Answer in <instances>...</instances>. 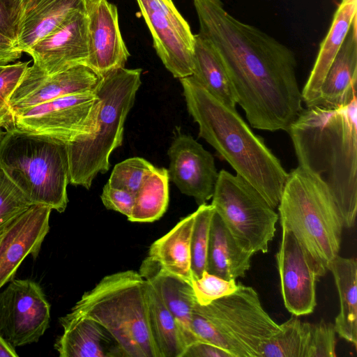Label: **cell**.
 <instances>
[{"instance_id": "obj_1", "label": "cell", "mask_w": 357, "mask_h": 357, "mask_svg": "<svg viewBox=\"0 0 357 357\" xmlns=\"http://www.w3.org/2000/svg\"><path fill=\"white\" fill-rule=\"evenodd\" d=\"M199 33L220 57L250 126L287 132L302 112L294 53L231 15L222 0H192Z\"/></svg>"}, {"instance_id": "obj_2", "label": "cell", "mask_w": 357, "mask_h": 357, "mask_svg": "<svg viewBox=\"0 0 357 357\" xmlns=\"http://www.w3.org/2000/svg\"><path fill=\"white\" fill-rule=\"evenodd\" d=\"M356 115V97L338 108L307 107L287 131L298 166L326 185L347 229L357 212Z\"/></svg>"}, {"instance_id": "obj_3", "label": "cell", "mask_w": 357, "mask_h": 357, "mask_svg": "<svg viewBox=\"0 0 357 357\" xmlns=\"http://www.w3.org/2000/svg\"><path fill=\"white\" fill-rule=\"evenodd\" d=\"M180 81L188 111L199 126V136L254 186L272 208H278L288 176L280 160L236 108L218 100L192 75Z\"/></svg>"}, {"instance_id": "obj_4", "label": "cell", "mask_w": 357, "mask_h": 357, "mask_svg": "<svg viewBox=\"0 0 357 357\" xmlns=\"http://www.w3.org/2000/svg\"><path fill=\"white\" fill-rule=\"evenodd\" d=\"M70 311L104 326L123 357H159L149 324L147 281L139 273L128 270L105 276Z\"/></svg>"}, {"instance_id": "obj_5", "label": "cell", "mask_w": 357, "mask_h": 357, "mask_svg": "<svg viewBox=\"0 0 357 357\" xmlns=\"http://www.w3.org/2000/svg\"><path fill=\"white\" fill-rule=\"evenodd\" d=\"M278 209L282 229L296 236L324 275L339 255L344 228L326 185L298 166L288 173Z\"/></svg>"}, {"instance_id": "obj_6", "label": "cell", "mask_w": 357, "mask_h": 357, "mask_svg": "<svg viewBox=\"0 0 357 357\" xmlns=\"http://www.w3.org/2000/svg\"><path fill=\"white\" fill-rule=\"evenodd\" d=\"M0 167L32 204L63 212L68 199L67 143L43 135L10 129L0 138Z\"/></svg>"}, {"instance_id": "obj_7", "label": "cell", "mask_w": 357, "mask_h": 357, "mask_svg": "<svg viewBox=\"0 0 357 357\" xmlns=\"http://www.w3.org/2000/svg\"><path fill=\"white\" fill-rule=\"evenodd\" d=\"M141 75L140 68L124 67L101 77L95 89L100 100L96 132L67 144L72 185L89 189L96 176L109 169L111 153L122 144L124 124L142 84Z\"/></svg>"}, {"instance_id": "obj_8", "label": "cell", "mask_w": 357, "mask_h": 357, "mask_svg": "<svg viewBox=\"0 0 357 357\" xmlns=\"http://www.w3.org/2000/svg\"><path fill=\"white\" fill-rule=\"evenodd\" d=\"M211 204L243 250L268 252L279 215L247 180L220 170Z\"/></svg>"}, {"instance_id": "obj_9", "label": "cell", "mask_w": 357, "mask_h": 357, "mask_svg": "<svg viewBox=\"0 0 357 357\" xmlns=\"http://www.w3.org/2000/svg\"><path fill=\"white\" fill-rule=\"evenodd\" d=\"M194 308L228 342L234 357H261L264 344L280 330L257 291L241 283L231 294L207 305L195 301Z\"/></svg>"}, {"instance_id": "obj_10", "label": "cell", "mask_w": 357, "mask_h": 357, "mask_svg": "<svg viewBox=\"0 0 357 357\" xmlns=\"http://www.w3.org/2000/svg\"><path fill=\"white\" fill-rule=\"evenodd\" d=\"M100 106L95 89L73 93L13 114L5 129L82 141L96 132Z\"/></svg>"}, {"instance_id": "obj_11", "label": "cell", "mask_w": 357, "mask_h": 357, "mask_svg": "<svg viewBox=\"0 0 357 357\" xmlns=\"http://www.w3.org/2000/svg\"><path fill=\"white\" fill-rule=\"evenodd\" d=\"M50 305L29 279H13L0 292V336L13 347L37 342L50 326Z\"/></svg>"}, {"instance_id": "obj_12", "label": "cell", "mask_w": 357, "mask_h": 357, "mask_svg": "<svg viewBox=\"0 0 357 357\" xmlns=\"http://www.w3.org/2000/svg\"><path fill=\"white\" fill-rule=\"evenodd\" d=\"M153 47L174 77L192 75L195 34L172 0H136Z\"/></svg>"}, {"instance_id": "obj_13", "label": "cell", "mask_w": 357, "mask_h": 357, "mask_svg": "<svg viewBox=\"0 0 357 357\" xmlns=\"http://www.w3.org/2000/svg\"><path fill=\"white\" fill-rule=\"evenodd\" d=\"M275 259L287 310L296 317L313 312L317 305L316 282L321 274L301 243L286 229H282Z\"/></svg>"}, {"instance_id": "obj_14", "label": "cell", "mask_w": 357, "mask_h": 357, "mask_svg": "<svg viewBox=\"0 0 357 357\" xmlns=\"http://www.w3.org/2000/svg\"><path fill=\"white\" fill-rule=\"evenodd\" d=\"M101 77L86 65H78L68 70L47 75L33 64L29 66L8 102L10 116L36 105L62 96L94 90Z\"/></svg>"}, {"instance_id": "obj_15", "label": "cell", "mask_w": 357, "mask_h": 357, "mask_svg": "<svg viewBox=\"0 0 357 357\" xmlns=\"http://www.w3.org/2000/svg\"><path fill=\"white\" fill-rule=\"evenodd\" d=\"M88 40L86 10H75L26 53L33 58L34 65L46 74L52 75L78 65H86Z\"/></svg>"}, {"instance_id": "obj_16", "label": "cell", "mask_w": 357, "mask_h": 357, "mask_svg": "<svg viewBox=\"0 0 357 357\" xmlns=\"http://www.w3.org/2000/svg\"><path fill=\"white\" fill-rule=\"evenodd\" d=\"M168 173L181 193L199 206L212 198L218 176L213 155L188 135L179 134L169 149Z\"/></svg>"}, {"instance_id": "obj_17", "label": "cell", "mask_w": 357, "mask_h": 357, "mask_svg": "<svg viewBox=\"0 0 357 357\" xmlns=\"http://www.w3.org/2000/svg\"><path fill=\"white\" fill-rule=\"evenodd\" d=\"M89 58L86 66L102 77L124 68L130 53L123 40L118 10L107 0H86Z\"/></svg>"}, {"instance_id": "obj_18", "label": "cell", "mask_w": 357, "mask_h": 357, "mask_svg": "<svg viewBox=\"0 0 357 357\" xmlns=\"http://www.w3.org/2000/svg\"><path fill=\"white\" fill-rule=\"evenodd\" d=\"M52 208L33 204L22 213L0 240V289L14 279L29 255L36 258L50 230Z\"/></svg>"}, {"instance_id": "obj_19", "label": "cell", "mask_w": 357, "mask_h": 357, "mask_svg": "<svg viewBox=\"0 0 357 357\" xmlns=\"http://www.w3.org/2000/svg\"><path fill=\"white\" fill-rule=\"evenodd\" d=\"M333 324L291 318L264 344L261 357H335L336 337Z\"/></svg>"}, {"instance_id": "obj_20", "label": "cell", "mask_w": 357, "mask_h": 357, "mask_svg": "<svg viewBox=\"0 0 357 357\" xmlns=\"http://www.w3.org/2000/svg\"><path fill=\"white\" fill-rule=\"evenodd\" d=\"M59 321L63 331L54 349L60 357H123L115 339L94 319L70 311Z\"/></svg>"}, {"instance_id": "obj_21", "label": "cell", "mask_w": 357, "mask_h": 357, "mask_svg": "<svg viewBox=\"0 0 357 357\" xmlns=\"http://www.w3.org/2000/svg\"><path fill=\"white\" fill-rule=\"evenodd\" d=\"M356 18L323 81L317 106L338 108L349 104L356 97Z\"/></svg>"}, {"instance_id": "obj_22", "label": "cell", "mask_w": 357, "mask_h": 357, "mask_svg": "<svg viewBox=\"0 0 357 357\" xmlns=\"http://www.w3.org/2000/svg\"><path fill=\"white\" fill-rule=\"evenodd\" d=\"M357 0H342L333 18L331 27L320 44L314 64L301 91L307 107L317 106L320 89L326 73L356 18Z\"/></svg>"}, {"instance_id": "obj_23", "label": "cell", "mask_w": 357, "mask_h": 357, "mask_svg": "<svg viewBox=\"0 0 357 357\" xmlns=\"http://www.w3.org/2000/svg\"><path fill=\"white\" fill-rule=\"evenodd\" d=\"M139 273L151 284L174 316L186 348L197 341L191 329L192 308L196 301L191 284L164 271L148 257L143 261Z\"/></svg>"}, {"instance_id": "obj_24", "label": "cell", "mask_w": 357, "mask_h": 357, "mask_svg": "<svg viewBox=\"0 0 357 357\" xmlns=\"http://www.w3.org/2000/svg\"><path fill=\"white\" fill-rule=\"evenodd\" d=\"M86 0H22L17 45L27 52L75 10H85Z\"/></svg>"}, {"instance_id": "obj_25", "label": "cell", "mask_w": 357, "mask_h": 357, "mask_svg": "<svg viewBox=\"0 0 357 357\" xmlns=\"http://www.w3.org/2000/svg\"><path fill=\"white\" fill-rule=\"evenodd\" d=\"M195 211L181 219L170 231L154 241L148 258L162 270L192 284L191 236Z\"/></svg>"}, {"instance_id": "obj_26", "label": "cell", "mask_w": 357, "mask_h": 357, "mask_svg": "<svg viewBox=\"0 0 357 357\" xmlns=\"http://www.w3.org/2000/svg\"><path fill=\"white\" fill-rule=\"evenodd\" d=\"M252 255L238 245L215 211L210 229L206 271L227 280L244 277L250 267Z\"/></svg>"}, {"instance_id": "obj_27", "label": "cell", "mask_w": 357, "mask_h": 357, "mask_svg": "<svg viewBox=\"0 0 357 357\" xmlns=\"http://www.w3.org/2000/svg\"><path fill=\"white\" fill-rule=\"evenodd\" d=\"M340 302L333 324L335 333L357 347V261L356 258L337 255L331 263Z\"/></svg>"}, {"instance_id": "obj_28", "label": "cell", "mask_w": 357, "mask_h": 357, "mask_svg": "<svg viewBox=\"0 0 357 357\" xmlns=\"http://www.w3.org/2000/svg\"><path fill=\"white\" fill-rule=\"evenodd\" d=\"M192 76L218 100L236 108V96L227 71L211 44L199 33L195 34Z\"/></svg>"}, {"instance_id": "obj_29", "label": "cell", "mask_w": 357, "mask_h": 357, "mask_svg": "<svg viewBox=\"0 0 357 357\" xmlns=\"http://www.w3.org/2000/svg\"><path fill=\"white\" fill-rule=\"evenodd\" d=\"M148 284L150 328L159 357H182L186 345L174 316L151 284Z\"/></svg>"}, {"instance_id": "obj_30", "label": "cell", "mask_w": 357, "mask_h": 357, "mask_svg": "<svg viewBox=\"0 0 357 357\" xmlns=\"http://www.w3.org/2000/svg\"><path fill=\"white\" fill-rule=\"evenodd\" d=\"M168 170L155 167L135 194V204L128 220L132 222H152L167 211L169 200Z\"/></svg>"}, {"instance_id": "obj_31", "label": "cell", "mask_w": 357, "mask_h": 357, "mask_svg": "<svg viewBox=\"0 0 357 357\" xmlns=\"http://www.w3.org/2000/svg\"><path fill=\"white\" fill-rule=\"evenodd\" d=\"M195 220L191 236V269L193 280L199 278L206 271L207 255L211 225L214 208L203 204L195 211Z\"/></svg>"}, {"instance_id": "obj_32", "label": "cell", "mask_w": 357, "mask_h": 357, "mask_svg": "<svg viewBox=\"0 0 357 357\" xmlns=\"http://www.w3.org/2000/svg\"><path fill=\"white\" fill-rule=\"evenodd\" d=\"M32 204L0 167V234Z\"/></svg>"}, {"instance_id": "obj_33", "label": "cell", "mask_w": 357, "mask_h": 357, "mask_svg": "<svg viewBox=\"0 0 357 357\" xmlns=\"http://www.w3.org/2000/svg\"><path fill=\"white\" fill-rule=\"evenodd\" d=\"M154 168L142 158H128L115 165L107 183L135 195Z\"/></svg>"}, {"instance_id": "obj_34", "label": "cell", "mask_w": 357, "mask_h": 357, "mask_svg": "<svg viewBox=\"0 0 357 357\" xmlns=\"http://www.w3.org/2000/svg\"><path fill=\"white\" fill-rule=\"evenodd\" d=\"M191 285L195 301L200 305H207L218 298L231 294L238 288L236 280H227L206 271L199 278L193 280Z\"/></svg>"}, {"instance_id": "obj_35", "label": "cell", "mask_w": 357, "mask_h": 357, "mask_svg": "<svg viewBox=\"0 0 357 357\" xmlns=\"http://www.w3.org/2000/svg\"><path fill=\"white\" fill-rule=\"evenodd\" d=\"M29 62L4 66L0 71V123L3 128L8 115V102L29 67Z\"/></svg>"}, {"instance_id": "obj_36", "label": "cell", "mask_w": 357, "mask_h": 357, "mask_svg": "<svg viewBox=\"0 0 357 357\" xmlns=\"http://www.w3.org/2000/svg\"><path fill=\"white\" fill-rule=\"evenodd\" d=\"M105 207L109 210L119 212L128 218L132 211L135 195L121 188L105 185L100 195Z\"/></svg>"}, {"instance_id": "obj_37", "label": "cell", "mask_w": 357, "mask_h": 357, "mask_svg": "<svg viewBox=\"0 0 357 357\" xmlns=\"http://www.w3.org/2000/svg\"><path fill=\"white\" fill-rule=\"evenodd\" d=\"M22 0H0V33L17 43Z\"/></svg>"}, {"instance_id": "obj_38", "label": "cell", "mask_w": 357, "mask_h": 357, "mask_svg": "<svg viewBox=\"0 0 357 357\" xmlns=\"http://www.w3.org/2000/svg\"><path fill=\"white\" fill-rule=\"evenodd\" d=\"M182 357H234L227 351L214 344L195 341L188 345Z\"/></svg>"}, {"instance_id": "obj_39", "label": "cell", "mask_w": 357, "mask_h": 357, "mask_svg": "<svg viewBox=\"0 0 357 357\" xmlns=\"http://www.w3.org/2000/svg\"><path fill=\"white\" fill-rule=\"evenodd\" d=\"M22 53L15 41L0 33V66L20 59Z\"/></svg>"}, {"instance_id": "obj_40", "label": "cell", "mask_w": 357, "mask_h": 357, "mask_svg": "<svg viewBox=\"0 0 357 357\" xmlns=\"http://www.w3.org/2000/svg\"><path fill=\"white\" fill-rule=\"evenodd\" d=\"M18 356L14 347L8 344L0 336V357H16Z\"/></svg>"}, {"instance_id": "obj_41", "label": "cell", "mask_w": 357, "mask_h": 357, "mask_svg": "<svg viewBox=\"0 0 357 357\" xmlns=\"http://www.w3.org/2000/svg\"><path fill=\"white\" fill-rule=\"evenodd\" d=\"M3 132L2 131V126H1V123H0V138H1V135H2V134H3Z\"/></svg>"}, {"instance_id": "obj_42", "label": "cell", "mask_w": 357, "mask_h": 357, "mask_svg": "<svg viewBox=\"0 0 357 357\" xmlns=\"http://www.w3.org/2000/svg\"><path fill=\"white\" fill-rule=\"evenodd\" d=\"M5 231V232H6ZM5 232L2 233V234H0V240L1 238H2V236L4 235Z\"/></svg>"}, {"instance_id": "obj_43", "label": "cell", "mask_w": 357, "mask_h": 357, "mask_svg": "<svg viewBox=\"0 0 357 357\" xmlns=\"http://www.w3.org/2000/svg\"><path fill=\"white\" fill-rule=\"evenodd\" d=\"M3 67L4 66H0V71L3 69Z\"/></svg>"}]
</instances>
